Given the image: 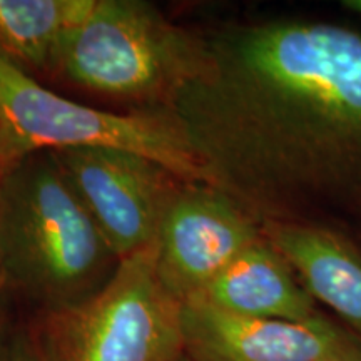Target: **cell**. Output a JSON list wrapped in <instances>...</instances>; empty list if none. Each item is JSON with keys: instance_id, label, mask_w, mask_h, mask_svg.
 <instances>
[{"instance_id": "obj_1", "label": "cell", "mask_w": 361, "mask_h": 361, "mask_svg": "<svg viewBox=\"0 0 361 361\" xmlns=\"http://www.w3.org/2000/svg\"><path fill=\"white\" fill-rule=\"evenodd\" d=\"M204 37V71L169 111L214 188L259 223L361 201V34L278 19Z\"/></svg>"}, {"instance_id": "obj_2", "label": "cell", "mask_w": 361, "mask_h": 361, "mask_svg": "<svg viewBox=\"0 0 361 361\" xmlns=\"http://www.w3.org/2000/svg\"><path fill=\"white\" fill-rule=\"evenodd\" d=\"M119 259L51 151L0 179V276L42 310L101 290Z\"/></svg>"}, {"instance_id": "obj_3", "label": "cell", "mask_w": 361, "mask_h": 361, "mask_svg": "<svg viewBox=\"0 0 361 361\" xmlns=\"http://www.w3.org/2000/svg\"><path fill=\"white\" fill-rule=\"evenodd\" d=\"M207 64L206 37L144 0H94L66 39L57 72L90 92L169 109Z\"/></svg>"}, {"instance_id": "obj_4", "label": "cell", "mask_w": 361, "mask_h": 361, "mask_svg": "<svg viewBox=\"0 0 361 361\" xmlns=\"http://www.w3.org/2000/svg\"><path fill=\"white\" fill-rule=\"evenodd\" d=\"M180 311L157 273L154 243L121 259L82 301L40 310L27 333L39 361H184Z\"/></svg>"}, {"instance_id": "obj_5", "label": "cell", "mask_w": 361, "mask_h": 361, "mask_svg": "<svg viewBox=\"0 0 361 361\" xmlns=\"http://www.w3.org/2000/svg\"><path fill=\"white\" fill-rule=\"evenodd\" d=\"M0 128L27 154L74 147L133 152L157 162L184 183L214 186L209 171L169 109L128 114L96 109L59 96L0 59Z\"/></svg>"}, {"instance_id": "obj_6", "label": "cell", "mask_w": 361, "mask_h": 361, "mask_svg": "<svg viewBox=\"0 0 361 361\" xmlns=\"http://www.w3.org/2000/svg\"><path fill=\"white\" fill-rule=\"evenodd\" d=\"M51 152L117 259L154 245L183 179L147 157L117 149Z\"/></svg>"}, {"instance_id": "obj_7", "label": "cell", "mask_w": 361, "mask_h": 361, "mask_svg": "<svg viewBox=\"0 0 361 361\" xmlns=\"http://www.w3.org/2000/svg\"><path fill=\"white\" fill-rule=\"evenodd\" d=\"M261 236L259 221L228 192L209 184L183 183L156 239L157 273L184 303Z\"/></svg>"}, {"instance_id": "obj_8", "label": "cell", "mask_w": 361, "mask_h": 361, "mask_svg": "<svg viewBox=\"0 0 361 361\" xmlns=\"http://www.w3.org/2000/svg\"><path fill=\"white\" fill-rule=\"evenodd\" d=\"M189 361H328L361 355V341L329 319L313 323L247 318L184 301Z\"/></svg>"}, {"instance_id": "obj_9", "label": "cell", "mask_w": 361, "mask_h": 361, "mask_svg": "<svg viewBox=\"0 0 361 361\" xmlns=\"http://www.w3.org/2000/svg\"><path fill=\"white\" fill-rule=\"evenodd\" d=\"M264 238L314 303L328 306L361 341V251L331 229L296 219L263 221Z\"/></svg>"}, {"instance_id": "obj_10", "label": "cell", "mask_w": 361, "mask_h": 361, "mask_svg": "<svg viewBox=\"0 0 361 361\" xmlns=\"http://www.w3.org/2000/svg\"><path fill=\"white\" fill-rule=\"evenodd\" d=\"M188 301L247 318L298 323L324 319L295 271L264 234Z\"/></svg>"}, {"instance_id": "obj_11", "label": "cell", "mask_w": 361, "mask_h": 361, "mask_svg": "<svg viewBox=\"0 0 361 361\" xmlns=\"http://www.w3.org/2000/svg\"><path fill=\"white\" fill-rule=\"evenodd\" d=\"M94 0H0V59L35 79L57 72L69 34Z\"/></svg>"}, {"instance_id": "obj_12", "label": "cell", "mask_w": 361, "mask_h": 361, "mask_svg": "<svg viewBox=\"0 0 361 361\" xmlns=\"http://www.w3.org/2000/svg\"><path fill=\"white\" fill-rule=\"evenodd\" d=\"M24 156H27L24 149L17 144L16 139H13L6 129L0 128V179H2Z\"/></svg>"}, {"instance_id": "obj_13", "label": "cell", "mask_w": 361, "mask_h": 361, "mask_svg": "<svg viewBox=\"0 0 361 361\" xmlns=\"http://www.w3.org/2000/svg\"><path fill=\"white\" fill-rule=\"evenodd\" d=\"M6 361H39L29 333H20L13 338L11 346H8Z\"/></svg>"}, {"instance_id": "obj_14", "label": "cell", "mask_w": 361, "mask_h": 361, "mask_svg": "<svg viewBox=\"0 0 361 361\" xmlns=\"http://www.w3.org/2000/svg\"><path fill=\"white\" fill-rule=\"evenodd\" d=\"M8 346L11 343L7 341V322H6V311H4L2 301H0V361H6Z\"/></svg>"}, {"instance_id": "obj_15", "label": "cell", "mask_w": 361, "mask_h": 361, "mask_svg": "<svg viewBox=\"0 0 361 361\" xmlns=\"http://www.w3.org/2000/svg\"><path fill=\"white\" fill-rule=\"evenodd\" d=\"M343 6H345L346 11L353 12L356 16L361 17V0H345Z\"/></svg>"}, {"instance_id": "obj_16", "label": "cell", "mask_w": 361, "mask_h": 361, "mask_svg": "<svg viewBox=\"0 0 361 361\" xmlns=\"http://www.w3.org/2000/svg\"><path fill=\"white\" fill-rule=\"evenodd\" d=\"M328 361H361V355L348 356V358H335V360H328Z\"/></svg>"}, {"instance_id": "obj_17", "label": "cell", "mask_w": 361, "mask_h": 361, "mask_svg": "<svg viewBox=\"0 0 361 361\" xmlns=\"http://www.w3.org/2000/svg\"><path fill=\"white\" fill-rule=\"evenodd\" d=\"M184 361H189V360H188V358H184Z\"/></svg>"}]
</instances>
